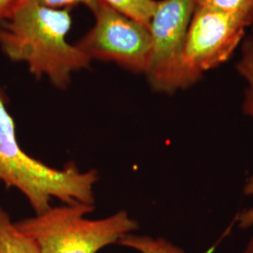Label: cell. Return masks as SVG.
Wrapping results in <instances>:
<instances>
[{"instance_id":"1","label":"cell","mask_w":253,"mask_h":253,"mask_svg":"<svg viewBox=\"0 0 253 253\" xmlns=\"http://www.w3.org/2000/svg\"><path fill=\"white\" fill-rule=\"evenodd\" d=\"M71 9H55L27 0L8 18L0 21V47L12 61L25 62L37 78L47 77L65 89L72 74L87 69L91 60L66 38L73 18Z\"/></svg>"},{"instance_id":"2","label":"cell","mask_w":253,"mask_h":253,"mask_svg":"<svg viewBox=\"0 0 253 253\" xmlns=\"http://www.w3.org/2000/svg\"><path fill=\"white\" fill-rule=\"evenodd\" d=\"M7 97L0 88V181L20 190L36 214L51 208L56 198L65 205L95 204V170L80 171L73 163L56 169L27 155L19 145L14 120L7 108Z\"/></svg>"},{"instance_id":"3","label":"cell","mask_w":253,"mask_h":253,"mask_svg":"<svg viewBox=\"0 0 253 253\" xmlns=\"http://www.w3.org/2000/svg\"><path fill=\"white\" fill-rule=\"evenodd\" d=\"M94 209V205L84 203L51 207L15 225L36 242L42 253H98L139 228L125 210L88 219L85 216Z\"/></svg>"},{"instance_id":"4","label":"cell","mask_w":253,"mask_h":253,"mask_svg":"<svg viewBox=\"0 0 253 253\" xmlns=\"http://www.w3.org/2000/svg\"><path fill=\"white\" fill-rule=\"evenodd\" d=\"M196 0H160L149 23L151 53L145 71L156 92L172 94L185 89L182 55Z\"/></svg>"},{"instance_id":"5","label":"cell","mask_w":253,"mask_h":253,"mask_svg":"<svg viewBox=\"0 0 253 253\" xmlns=\"http://www.w3.org/2000/svg\"><path fill=\"white\" fill-rule=\"evenodd\" d=\"M248 27L244 19L195 6L182 55L185 89L225 63L242 42Z\"/></svg>"},{"instance_id":"6","label":"cell","mask_w":253,"mask_h":253,"mask_svg":"<svg viewBox=\"0 0 253 253\" xmlns=\"http://www.w3.org/2000/svg\"><path fill=\"white\" fill-rule=\"evenodd\" d=\"M94 14V27L75 45L91 61L114 62L129 72L145 73L151 53L149 27L104 2Z\"/></svg>"},{"instance_id":"7","label":"cell","mask_w":253,"mask_h":253,"mask_svg":"<svg viewBox=\"0 0 253 253\" xmlns=\"http://www.w3.org/2000/svg\"><path fill=\"white\" fill-rule=\"evenodd\" d=\"M0 253H42L36 242L11 222L0 207Z\"/></svg>"},{"instance_id":"8","label":"cell","mask_w":253,"mask_h":253,"mask_svg":"<svg viewBox=\"0 0 253 253\" xmlns=\"http://www.w3.org/2000/svg\"><path fill=\"white\" fill-rule=\"evenodd\" d=\"M237 72L247 82L242 109L245 115L253 118V36L243 42L241 57L236 64Z\"/></svg>"},{"instance_id":"9","label":"cell","mask_w":253,"mask_h":253,"mask_svg":"<svg viewBox=\"0 0 253 253\" xmlns=\"http://www.w3.org/2000/svg\"><path fill=\"white\" fill-rule=\"evenodd\" d=\"M118 12L149 27L157 0H101Z\"/></svg>"},{"instance_id":"10","label":"cell","mask_w":253,"mask_h":253,"mask_svg":"<svg viewBox=\"0 0 253 253\" xmlns=\"http://www.w3.org/2000/svg\"><path fill=\"white\" fill-rule=\"evenodd\" d=\"M118 244L133 249L140 253H186L181 248L164 238H153L147 235L128 234Z\"/></svg>"},{"instance_id":"11","label":"cell","mask_w":253,"mask_h":253,"mask_svg":"<svg viewBox=\"0 0 253 253\" xmlns=\"http://www.w3.org/2000/svg\"><path fill=\"white\" fill-rule=\"evenodd\" d=\"M196 7L234 15L253 26V0H196Z\"/></svg>"},{"instance_id":"12","label":"cell","mask_w":253,"mask_h":253,"mask_svg":"<svg viewBox=\"0 0 253 253\" xmlns=\"http://www.w3.org/2000/svg\"><path fill=\"white\" fill-rule=\"evenodd\" d=\"M41 6L50 9H72L76 5H85L95 13L101 4V0H32Z\"/></svg>"},{"instance_id":"13","label":"cell","mask_w":253,"mask_h":253,"mask_svg":"<svg viewBox=\"0 0 253 253\" xmlns=\"http://www.w3.org/2000/svg\"><path fill=\"white\" fill-rule=\"evenodd\" d=\"M244 192L246 195H253V174L250 177L245 186ZM239 227L242 229H248L253 225V208L247 209L240 213L238 216Z\"/></svg>"},{"instance_id":"14","label":"cell","mask_w":253,"mask_h":253,"mask_svg":"<svg viewBox=\"0 0 253 253\" xmlns=\"http://www.w3.org/2000/svg\"><path fill=\"white\" fill-rule=\"evenodd\" d=\"M27 0H0V21L10 16Z\"/></svg>"},{"instance_id":"15","label":"cell","mask_w":253,"mask_h":253,"mask_svg":"<svg viewBox=\"0 0 253 253\" xmlns=\"http://www.w3.org/2000/svg\"><path fill=\"white\" fill-rule=\"evenodd\" d=\"M244 253H253V236L245 249Z\"/></svg>"},{"instance_id":"16","label":"cell","mask_w":253,"mask_h":253,"mask_svg":"<svg viewBox=\"0 0 253 253\" xmlns=\"http://www.w3.org/2000/svg\"></svg>"}]
</instances>
